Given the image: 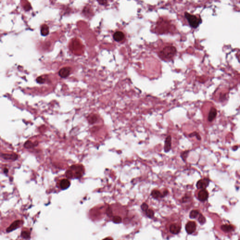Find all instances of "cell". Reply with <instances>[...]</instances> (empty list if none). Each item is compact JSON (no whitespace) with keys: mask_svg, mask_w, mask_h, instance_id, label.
<instances>
[{"mask_svg":"<svg viewBox=\"0 0 240 240\" xmlns=\"http://www.w3.org/2000/svg\"><path fill=\"white\" fill-rule=\"evenodd\" d=\"M85 168L82 165H71L66 172V176L68 179H79L83 176Z\"/></svg>","mask_w":240,"mask_h":240,"instance_id":"1","label":"cell"},{"mask_svg":"<svg viewBox=\"0 0 240 240\" xmlns=\"http://www.w3.org/2000/svg\"><path fill=\"white\" fill-rule=\"evenodd\" d=\"M177 53L176 48L168 45L166 46L161 50L158 53V56L160 59L164 61H168L172 59Z\"/></svg>","mask_w":240,"mask_h":240,"instance_id":"2","label":"cell"},{"mask_svg":"<svg viewBox=\"0 0 240 240\" xmlns=\"http://www.w3.org/2000/svg\"><path fill=\"white\" fill-rule=\"evenodd\" d=\"M217 115V109L215 106L212 103L208 102L206 111L205 113V119L208 124H211L216 119Z\"/></svg>","mask_w":240,"mask_h":240,"instance_id":"3","label":"cell"},{"mask_svg":"<svg viewBox=\"0 0 240 240\" xmlns=\"http://www.w3.org/2000/svg\"><path fill=\"white\" fill-rule=\"evenodd\" d=\"M171 24L167 20L160 19L157 22L156 30L158 33L160 34L168 33L170 31Z\"/></svg>","mask_w":240,"mask_h":240,"instance_id":"4","label":"cell"},{"mask_svg":"<svg viewBox=\"0 0 240 240\" xmlns=\"http://www.w3.org/2000/svg\"><path fill=\"white\" fill-rule=\"evenodd\" d=\"M185 16L187 19L189 25L193 28H197L202 22L201 19L197 16L187 12L185 13Z\"/></svg>","mask_w":240,"mask_h":240,"instance_id":"5","label":"cell"},{"mask_svg":"<svg viewBox=\"0 0 240 240\" xmlns=\"http://www.w3.org/2000/svg\"><path fill=\"white\" fill-rule=\"evenodd\" d=\"M197 228V225L194 221L188 222L185 226V229L187 233L189 235L192 234L195 232Z\"/></svg>","mask_w":240,"mask_h":240,"instance_id":"6","label":"cell"},{"mask_svg":"<svg viewBox=\"0 0 240 240\" xmlns=\"http://www.w3.org/2000/svg\"><path fill=\"white\" fill-rule=\"evenodd\" d=\"M181 226L177 223L171 224L169 226V232L173 235H177L181 231Z\"/></svg>","mask_w":240,"mask_h":240,"instance_id":"7","label":"cell"},{"mask_svg":"<svg viewBox=\"0 0 240 240\" xmlns=\"http://www.w3.org/2000/svg\"><path fill=\"white\" fill-rule=\"evenodd\" d=\"M210 180L208 178H204L203 179H201L197 181V187L198 189H206L207 187L209 184Z\"/></svg>","mask_w":240,"mask_h":240,"instance_id":"8","label":"cell"},{"mask_svg":"<svg viewBox=\"0 0 240 240\" xmlns=\"http://www.w3.org/2000/svg\"><path fill=\"white\" fill-rule=\"evenodd\" d=\"M208 197H209V194H208V191L205 189H202L200 190L198 192V195H197L198 199L200 200V201H202V202H204L207 200Z\"/></svg>","mask_w":240,"mask_h":240,"instance_id":"9","label":"cell"},{"mask_svg":"<svg viewBox=\"0 0 240 240\" xmlns=\"http://www.w3.org/2000/svg\"><path fill=\"white\" fill-rule=\"evenodd\" d=\"M1 157L5 160L15 161L18 159V155L16 153H3L1 154Z\"/></svg>","mask_w":240,"mask_h":240,"instance_id":"10","label":"cell"},{"mask_svg":"<svg viewBox=\"0 0 240 240\" xmlns=\"http://www.w3.org/2000/svg\"><path fill=\"white\" fill-rule=\"evenodd\" d=\"M71 68L70 67H63L59 70V76L61 78H66L70 74Z\"/></svg>","mask_w":240,"mask_h":240,"instance_id":"11","label":"cell"},{"mask_svg":"<svg viewBox=\"0 0 240 240\" xmlns=\"http://www.w3.org/2000/svg\"><path fill=\"white\" fill-rule=\"evenodd\" d=\"M21 221L20 220H16V221H14L11 225L7 228L6 229V232L7 233H10V232H12L13 230L17 229L20 227L21 225Z\"/></svg>","mask_w":240,"mask_h":240,"instance_id":"12","label":"cell"},{"mask_svg":"<svg viewBox=\"0 0 240 240\" xmlns=\"http://www.w3.org/2000/svg\"><path fill=\"white\" fill-rule=\"evenodd\" d=\"M171 144H172V137L170 136H168L165 139V145H164V151L165 152H169L171 149Z\"/></svg>","mask_w":240,"mask_h":240,"instance_id":"13","label":"cell"},{"mask_svg":"<svg viewBox=\"0 0 240 240\" xmlns=\"http://www.w3.org/2000/svg\"><path fill=\"white\" fill-rule=\"evenodd\" d=\"M113 38L115 41L121 42L125 38V35L122 32H116L113 35Z\"/></svg>","mask_w":240,"mask_h":240,"instance_id":"14","label":"cell"},{"mask_svg":"<svg viewBox=\"0 0 240 240\" xmlns=\"http://www.w3.org/2000/svg\"><path fill=\"white\" fill-rule=\"evenodd\" d=\"M60 187L61 189H68L70 185V182L68 179H63L61 180L59 183Z\"/></svg>","mask_w":240,"mask_h":240,"instance_id":"15","label":"cell"},{"mask_svg":"<svg viewBox=\"0 0 240 240\" xmlns=\"http://www.w3.org/2000/svg\"><path fill=\"white\" fill-rule=\"evenodd\" d=\"M151 196H152L153 198H155V199L163 197L162 193H161L160 192V191L157 189H154L152 190L151 192Z\"/></svg>","mask_w":240,"mask_h":240,"instance_id":"16","label":"cell"},{"mask_svg":"<svg viewBox=\"0 0 240 240\" xmlns=\"http://www.w3.org/2000/svg\"><path fill=\"white\" fill-rule=\"evenodd\" d=\"M49 32V27L47 24H44L41 27V34L43 36H47Z\"/></svg>","mask_w":240,"mask_h":240,"instance_id":"17","label":"cell"},{"mask_svg":"<svg viewBox=\"0 0 240 240\" xmlns=\"http://www.w3.org/2000/svg\"><path fill=\"white\" fill-rule=\"evenodd\" d=\"M221 229L224 232H228L234 230V227L231 225H223L221 227Z\"/></svg>","mask_w":240,"mask_h":240,"instance_id":"18","label":"cell"},{"mask_svg":"<svg viewBox=\"0 0 240 240\" xmlns=\"http://www.w3.org/2000/svg\"><path fill=\"white\" fill-rule=\"evenodd\" d=\"M37 143H33L32 142L28 140L24 143V147L27 149H31L37 146Z\"/></svg>","mask_w":240,"mask_h":240,"instance_id":"19","label":"cell"},{"mask_svg":"<svg viewBox=\"0 0 240 240\" xmlns=\"http://www.w3.org/2000/svg\"><path fill=\"white\" fill-rule=\"evenodd\" d=\"M21 236L24 239H28L31 237V233L28 231H23L21 232Z\"/></svg>","mask_w":240,"mask_h":240,"instance_id":"20","label":"cell"},{"mask_svg":"<svg viewBox=\"0 0 240 240\" xmlns=\"http://www.w3.org/2000/svg\"><path fill=\"white\" fill-rule=\"evenodd\" d=\"M199 215V211L197 210H194L190 211L189 214V217L191 219H195Z\"/></svg>","mask_w":240,"mask_h":240,"instance_id":"21","label":"cell"},{"mask_svg":"<svg viewBox=\"0 0 240 240\" xmlns=\"http://www.w3.org/2000/svg\"><path fill=\"white\" fill-rule=\"evenodd\" d=\"M88 121L90 123L94 124L96 123L98 120V117L96 115H91L89 116L88 118Z\"/></svg>","mask_w":240,"mask_h":240,"instance_id":"22","label":"cell"},{"mask_svg":"<svg viewBox=\"0 0 240 240\" xmlns=\"http://www.w3.org/2000/svg\"><path fill=\"white\" fill-rule=\"evenodd\" d=\"M145 213L146 215L149 218H152L154 216V211L151 209H148Z\"/></svg>","mask_w":240,"mask_h":240,"instance_id":"23","label":"cell"},{"mask_svg":"<svg viewBox=\"0 0 240 240\" xmlns=\"http://www.w3.org/2000/svg\"><path fill=\"white\" fill-rule=\"evenodd\" d=\"M112 220L115 224H119L122 222V219L120 216H115L113 217Z\"/></svg>","mask_w":240,"mask_h":240,"instance_id":"24","label":"cell"},{"mask_svg":"<svg viewBox=\"0 0 240 240\" xmlns=\"http://www.w3.org/2000/svg\"><path fill=\"white\" fill-rule=\"evenodd\" d=\"M189 151H186L183 152H181V159H182V160L184 161H185L186 160L187 157L188 156V155H189Z\"/></svg>","mask_w":240,"mask_h":240,"instance_id":"25","label":"cell"},{"mask_svg":"<svg viewBox=\"0 0 240 240\" xmlns=\"http://www.w3.org/2000/svg\"><path fill=\"white\" fill-rule=\"evenodd\" d=\"M46 78L43 76H40L37 78L36 81L39 84H44L46 82Z\"/></svg>","mask_w":240,"mask_h":240,"instance_id":"26","label":"cell"},{"mask_svg":"<svg viewBox=\"0 0 240 240\" xmlns=\"http://www.w3.org/2000/svg\"><path fill=\"white\" fill-rule=\"evenodd\" d=\"M198 220L200 224H204L206 221V219L205 217L203 216L202 214H199V216L198 219Z\"/></svg>","mask_w":240,"mask_h":240,"instance_id":"27","label":"cell"},{"mask_svg":"<svg viewBox=\"0 0 240 240\" xmlns=\"http://www.w3.org/2000/svg\"><path fill=\"white\" fill-rule=\"evenodd\" d=\"M141 208L142 211L145 212L149 209V206H148V205L147 204L144 203H143L141 206Z\"/></svg>","mask_w":240,"mask_h":240,"instance_id":"28","label":"cell"},{"mask_svg":"<svg viewBox=\"0 0 240 240\" xmlns=\"http://www.w3.org/2000/svg\"><path fill=\"white\" fill-rule=\"evenodd\" d=\"M106 214L109 217H111L113 216L112 209L110 207H108L107 208V210H106Z\"/></svg>","mask_w":240,"mask_h":240,"instance_id":"29","label":"cell"},{"mask_svg":"<svg viewBox=\"0 0 240 240\" xmlns=\"http://www.w3.org/2000/svg\"><path fill=\"white\" fill-rule=\"evenodd\" d=\"M24 8L25 11H29L30 10L31 8V5L29 3H25V4L24 6Z\"/></svg>","mask_w":240,"mask_h":240,"instance_id":"30","label":"cell"},{"mask_svg":"<svg viewBox=\"0 0 240 240\" xmlns=\"http://www.w3.org/2000/svg\"><path fill=\"white\" fill-rule=\"evenodd\" d=\"M189 136H190V137L196 136L197 137V139H198V140H199L201 139V137H200V136H199V134L197 133V132H194V133L190 134L189 135Z\"/></svg>","mask_w":240,"mask_h":240,"instance_id":"31","label":"cell"},{"mask_svg":"<svg viewBox=\"0 0 240 240\" xmlns=\"http://www.w3.org/2000/svg\"><path fill=\"white\" fill-rule=\"evenodd\" d=\"M97 1L101 5H105L107 3V0H97Z\"/></svg>","mask_w":240,"mask_h":240,"instance_id":"32","label":"cell"},{"mask_svg":"<svg viewBox=\"0 0 240 240\" xmlns=\"http://www.w3.org/2000/svg\"><path fill=\"white\" fill-rule=\"evenodd\" d=\"M168 194V190H165L164 192L162 193V195H163V197H165L166 196H167Z\"/></svg>","mask_w":240,"mask_h":240,"instance_id":"33","label":"cell"},{"mask_svg":"<svg viewBox=\"0 0 240 240\" xmlns=\"http://www.w3.org/2000/svg\"><path fill=\"white\" fill-rule=\"evenodd\" d=\"M4 173H8V169L7 168H4Z\"/></svg>","mask_w":240,"mask_h":240,"instance_id":"34","label":"cell"}]
</instances>
